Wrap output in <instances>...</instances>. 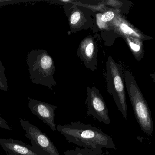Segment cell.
Returning <instances> with one entry per match:
<instances>
[{"label":"cell","instance_id":"obj_2","mask_svg":"<svg viewBox=\"0 0 155 155\" xmlns=\"http://www.w3.org/2000/svg\"><path fill=\"white\" fill-rule=\"evenodd\" d=\"M26 63L28 67L30 79L33 84L48 87L53 91L57 85L54 78L56 68L54 61L45 50L31 51L28 53Z\"/></svg>","mask_w":155,"mask_h":155},{"label":"cell","instance_id":"obj_3","mask_svg":"<svg viewBox=\"0 0 155 155\" xmlns=\"http://www.w3.org/2000/svg\"><path fill=\"white\" fill-rule=\"evenodd\" d=\"M123 78L136 120L142 131L151 136L154 126L147 103L131 72L128 70L125 71Z\"/></svg>","mask_w":155,"mask_h":155},{"label":"cell","instance_id":"obj_4","mask_svg":"<svg viewBox=\"0 0 155 155\" xmlns=\"http://www.w3.org/2000/svg\"><path fill=\"white\" fill-rule=\"evenodd\" d=\"M106 78L108 92L113 97L119 111L127 120V106L122 68L111 56L106 62Z\"/></svg>","mask_w":155,"mask_h":155},{"label":"cell","instance_id":"obj_12","mask_svg":"<svg viewBox=\"0 0 155 155\" xmlns=\"http://www.w3.org/2000/svg\"><path fill=\"white\" fill-rule=\"evenodd\" d=\"M120 13L119 11L107 7L104 11L96 13L94 18V31L96 29L97 31H102L103 33L113 31L109 27L110 24Z\"/></svg>","mask_w":155,"mask_h":155},{"label":"cell","instance_id":"obj_15","mask_svg":"<svg viewBox=\"0 0 155 155\" xmlns=\"http://www.w3.org/2000/svg\"><path fill=\"white\" fill-rule=\"evenodd\" d=\"M6 69L4 65L2 64L1 60H0V90L4 91H8V79L6 78Z\"/></svg>","mask_w":155,"mask_h":155},{"label":"cell","instance_id":"obj_20","mask_svg":"<svg viewBox=\"0 0 155 155\" xmlns=\"http://www.w3.org/2000/svg\"></svg>","mask_w":155,"mask_h":155},{"label":"cell","instance_id":"obj_14","mask_svg":"<svg viewBox=\"0 0 155 155\" xmlns=\"http://www.w3.org/2000/svg\"><path fill=\"white\" fill-rule=\"evenodd\" d=\"M101 4L105 5L106 7L109 6V8L117 10L122 14L128 13L130 9V6L132 3L127 1L109 0L102 1Z\"/></svg>","mask_w":155,"mask_h":155},{"label":"cell","instance_id":"obj_6","mask_svg":"<svg viewBox=\"0 0 155 155\" xmlns=\"http://www.w3.org/2000/svg\"><path fill=\"white\" fill-rule=\"evenodd\" d=\"M66 14L68 18L71 33L89 29L94 31L95 12L81 5L78 1L74 2L72 8Z\"/></svg>","mask_w":155,"mask_h":155},{"label":"cell","instance_id":"obj_1","mask_svg":"<svg viewBox=\"0 0 155 155\" xmlns=\"http://www.w3.org/2000/svg\"><path fill=\"white\" fill-rule=\"evenodd\" d=\"M57 130L70 143L82 148L103 152L102 149L116 150L112 138L100 129L81 121H74L66 125H58Z\"/></svg>","mask_w":155,"mask_h":155},{"label":"cell","instance_id":"obj_9","mask_svg":"<svg viewBox=\"0 0 155 155\" xmlns=\"http://www.w3.org/2000/svg\"><path fill=\"white\" fill-rule=\"evenodd\" d=\"M28 107L31 112L48 125L52 131L57 130L55 111L58 107L28 97Z\"/></svg>","mask_w":155,"mask_h":155},{"label":"cell","instance_id":"obj_10","mask_svg":"<svg viewBox=\"0 0 155 155\" xmlns=\"http://www.w3.org/2000/svg\"><path fill=\"white\" fill-rule=\"evenodd\" d=\"M109 27L119 37L123 36L131 37L141 40L143 41L152 39V37L145 35L134 25L125 19L120 13H119L112 21L110 24Z\"/></svg>","mask_w":155,"mask_h":155},{"label":"cell","instance_id":"obj_7","mask_svg":"<svg viewBox=\"0 0 155 155\" xmlns=\"http://www.w3.org/2000/svg\"><path fill=\"white\" fill-rule=\"evenodd\" d=\"M87 97L85 101L87 105V116H91L98 122L106 125L110 124L109 110L103 96L95 87L87 89Z\"/></svg>","mask_w":155,"mask_h":155},{"label":"cell","instance_id":"obj_16","mask_svg":"<svg viewBox=\"0 0 155 155\" xmlns=\"http://www.w3.org/2000/svg\"><path fill=\"white\" fill-rule=\"evenodd\" d=\"M75 155H108L103 154V152H98L97 151L77 147L73 149Z\"/></svg>","mask_w":155,"mask_h":155},{"label":"cell","instance_id":"obj_18","mask_svg":"<svg viewBox=\"0 0 155 155\" xmlns=\"http://www.w3.org/2000/svg\"><path fill=\"white\" fill-rule=\"evenodd\" d=\"M65 155H75L73 150H68L64 152Z\"/></svg>","mask_w":155,"mask_h":155},{"label":"cell","instance_id":"obj_17","mask_svg":"<svg viewBox=\"0 0 155 155\" xmlns=\"http://www.w3.org/2000/svg\"><path fill=\"white\" fill-rule=\"evenodd\" d=\"M0 128L10 130H12L8 124V122L1 117H0Z\"/></svg>","mask_w":155,"mask_h":155},{"label":"cell","instance_id":"obj_11","mask_svg":"<svg viewBox=\"0 0 155 155\" xmlns=\"http://www.w3.org/2000/svg\"><path fill=\"white\" fill-rule=\"evenodd\" d=\"M0 146L9 154L16 155H40L32 147L13 139L0 138Z\"/></svg>","mask_w":155,"mask_h":155},{"label":"cell","instance_id":"obj_19","mask_svg":"<svg viewBox=\"0 0 155 155\" xmlns=\"http://www.w3.org/2000/svg\"><path fill=\"white\" fill-rule=\"evenodd\" d=\"M9 155H13V154H10Z\"/></svg>","mask_w":155,"mask_h":155},{"label":"cell","instance_id":"obj_8","mask_svg":"<svg viewBox=\"0 0 155 155\" xmlns=\"http://www.w3.org/2000/svg\"><path fill=\"white\" fill-rule=\"evenodd\" d=\"M98 47L93 36H87L79 45L77 56L83 62L85 67L92 71L97 69Z\"/></svg>","mask_w":155,"mask_h":155},{"label":"cell","instance_id":"obj_13","mask_svg":"<svg viewBox=\"0 0 155 155\" xmlns=\"http://www.w3.org/2000/svg\"><path fill=\"white\" fill-rule=\"evenodd\" d=\"M121 37L126 41L136 60L140 61L144 56L143 41L131 37L123 36Z\"/></svg>","mask_w":155,"mask_h":155},{"label":"cell","instance_id":"obj_5","mask_svg":"<svg viewBox=\"0 0 155 155\" xmlns=\"http://www.w3.org/2000/svg\"><path fill=\"white\" fill-rule=\"evenodd\" d=\"M20 123L25 132V136L30 140L32 147L40 155H60L50 139L38 127L22 118Z\"/></svg>","mask_w":155,"mask_h":155}]
</instances>
